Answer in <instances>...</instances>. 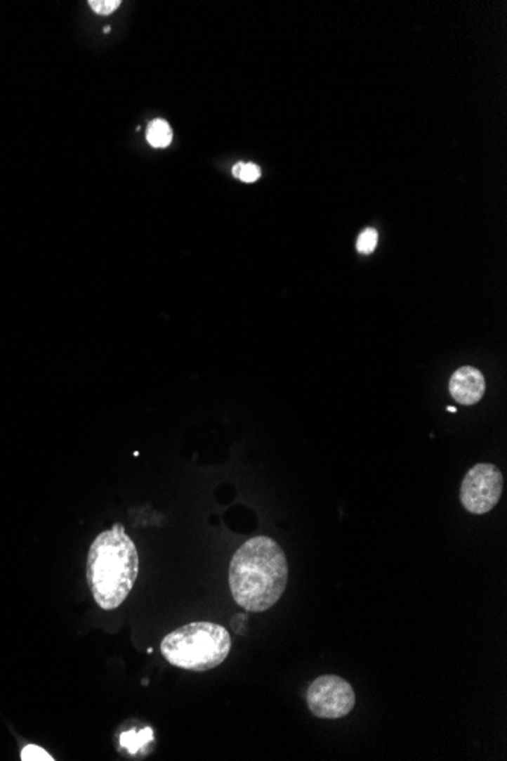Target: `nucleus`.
<instances>
[{"label": "nucleus", "mask_w": 507, "mask_h": 761, "mask_svg": "<svg viewBox=\"0 0 507 761\" xmlns=\"http://www.w3.org/2000/svg\"><path fill=\"white\" fill-rule=\"evenodd\" d=\"M260 175H261V171H260V167L257 164L243 163L242 169H240L239 178L243 183H253V181L258 180Z\"/></svg>", "instance_id": "12"}, {"label": "nucleus", "mask_w": 507, "mask_h": 761, "mask_svg": "<svg viewBox=\"0 0 507 761\" xmlns=\"http://www.w3.org/2000/svg\"><path fill=\"white\" fill-rule=\"evenodd\" d=\"M172 138H173L172 128L166 120L155 119L149 124L147 131H146V140L152 148H157V149L167 148L172 143Z\"/></svg>", "instance_id": "7"}, {"label": "nucleus", "mask_w": 507, "mask_h": 761, "mask_svg": "<svg viewBox=\"0 0 507 761\" xmlns=\"http://www.w3.org/2000/svg\"><path fill=\"white\" fill-rule=\"evenodd\" d=\"M231 651L230 632L220 625L189 623L167 634L162 653L167 663L190 672H206L220 665Z\"/></svg>", "instance_id": "3"}, {"label": "nucleus", "mask_w": 507, "mask_h": 761, "mask_svg": "<svg viewBox=\"0 0 507 761\" xmlns=\"http://www.w3.org/2000/svg\"><path fill=\"white\" fill-rule=\"evenodd\" d=\"M378 242V234L374 228H366L357 240V251L362 254H371Z\"/></svg>", "instance_id": "9"}, {"label": "nucleus", "mask_w": 507, "mask_h": 761, "mask_svg": "<svg viewBox=\"0 0 507 761\" xmlns=\"http://www.w3.org/2000/svg\"><path fill=\"white\" fill-rule=\"evenodd\" d=\"M308 710L319 719H341L355 705L353 685L337 675H322L307 690Z\"/></svg>", "instance_id": "4"}, {"label": "nucleus", "mask_w": 507, "mask_h": 761, "mask_svg": "<svg viewBox=\"0 0 507 761\" xmlns=\"http://www.w3.org/2000/svg\"><path fill=\"white\" fill-rule=\"evenodd\" d=\"M503 493V474L492 464H477L466 473L460 486V502L474 515L489 512Z\"/></svg>", "instance_id": "5"}, {"label": "nucleus", "mask_w": 507, "mask_h": 761, "mask_svg": "<svg viewBox=\"0 0 507 761\" xmlns=\"http://www.w3.org/2000/svg\"><path fill=\"white\" fill-rule=\"evenodd\" d=\"M138 575V553L124 526L116 523L93 541L87 558V582L93 599L105 611L125 602Z\"/></svg>", "instance_id": "2"}, {"label": "nucleus", "mask_w": 507, "mask_h": 761, "mask_svg": "<svg viewBox=\"0 0 507 761\" xmlns=\"http://www.w3.org/2000/svg\"><path fill=\"white\" fill-rule=\"evenodd\" d=\"M151 739H152L151 729H143L140 732L129 731L120 737V743L124 745V748L129 749V753H134V750L142 748L145 743H147V740H151Z\"/></svg>", "instance_id": "8"}, {"label": "nucleus", "mask_w": 507, "mask_h": 761, "mask_svg": "<svg viewBox=\"0 0 507 761\" xmlns=\"http://www.w3.org/2000/svg\"><path fill=\"white\" fill-rule=\"evenodd\" d=\"M289 564L279 544L253 537L236 552L230 564V588L234 600L251 613H263L283 596Z\"/></svg>", "instance_id": "1"}, {"label": "nucleus", "mask_w": 507, "mask_h": 761, "mask_svg": "<svg viewBox=\"0 0 507 761\" xmlns=\"http://www.w3.org/2000/svg\"><path fill=\"white\" fill-rule=\"evenodd\" d=\"M447 409H448V410H449V412H456V408H449V406H448V408H447Z\"/></svg>", "instance_id": "15"}, {"label": "nucleus", "mask_w": 507, "mask_h": 761, "mask_svg": "<svg viewBox=\"0 0 507 761\" xmlns=\"http://www.w3.org/2000/svg\"><path fill=\"white\" fill-rule=\"evenodd\" d=\"M242 164H243V163H237L236 166H234V167H232V174H234V176H237V178H239V174H240V169H242Z\"/></svg>", "instance_id": "13"}, {"label": "nucleus", "mask_w": 507, "mask_h": 761, "mask_svg": "<svg viewBox=\"0 0 507 761\" xmlns=\"http://www.w3.org/2000/svg\"><path fill=\"white\" fill-rule=\"evenodd\" d=\"M88 5L95 13L100 15H108L114 13L116 9L121 5L120 0H90Z\"/></svg>", "instance_id": "10"}, {"label": "nucleus", "mask_w": 507, "mask_h": 761, "mask_svg": "<svg viewBox=\"0 0 507 761\" xmlns=\"http://www.w3.org/2000/svg\"><path fill=\"white\" fill-rule=\"evenodd\" d=\"M448 389L459 405L473 406L483 398L486 380L483 374L474 366H462L452 375Z\"/></svg>", "instance_id": "6"}, {"label": "nucleus", "mask_w": 507, "mask_h": 761, "mask_svg": "<svg viewBox=\"0 0 507 761\" xmlns=\"http://www.w3.org/2000/svg\"><path fill=\"white\" fill-rule=\"evenodd\" d=\"M110 31H111V27H110V26H107V27H105V30H103V32H105V34H108Z\"/></svg>", "instance_id": "14"}, {"label": "nucleus", "mask_w": 507, "mask_h": 761, "mask_svg": "<svg viewBox=\"0 0 507 761\" xmlns=\"http://www.w3.org/2000/svg\"><path fill=\"white\" fill-rule=\"evenodd\" d=\"M22 760L23 761H52L53 758L46 753L44 749H41L40 746H35V745H27L23 750H22Z\"/></svg>", "instance_id": "11"}]
</instances>
